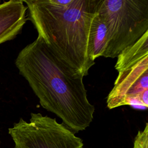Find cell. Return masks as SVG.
<instances>
[{
    "instance_id": "cell-1",
    "label": "cell",
    "mask_w": 148,
    "mask_h": 148,
    "mask_svg": "<svg viewBox=\"0 0 148 148\" xmlns=\"http://www.w3.org/2000/svg\"><path fill=\"white\" fill-rule=\"evenodd\" d=\"M15 64L42 108L74 133L90 126L95 107L88 99L84 77L64 65L39 38L20 51Z\"/></svg>"
},
{
    "instance_id": "cell-2",
    "label": "cell",
    "mask_w": 148,
    "mask_h": 148,
    "mask_svg": "<svg viewBox=\"0 0 148 148\" xmlns=\"http://www.w3.org/2000/svg\"><path fill=\"white\" fill-rule=\"evenodd\" d=\"M39 38L64 65L84 77L95 64L88 40L101 0H24Z\"/></svg>"
},
{
    "instance_id": "cell-3",
    "label": "cell",
    "mask_w": 148,
    "mask_h": 148,
    "mask_svg": "<svg viewBox=\"0 0 148 148\" xmlns=\"http://www.w3.org/2000/svg\"><path fill=\"white\" fill-rule=\"evenodd\" d=\"M119 74L106 99L108 109L124 105L148 107V31L117 57Z\"/></svg>"
},
{
    "instance_id": "cell-4",
    "label": "cell",
    "mask_w": 148,
    "mask_h": 148,
    "mask_svg": "<svg viewBox=\"0 0 148 148\" xmlns=\"http://www.w3.org/2000/svg\"><path fill=\"white\" fill-rule=\"evenodd\" d=\"M98 12L108 28L105 58L117 57L148 31L147 0H101Z\"/></svg>"
},
{
    "instance_id": "cell-5",
    "label": "cell",
    "mask_w": 148,
    "mask_h": 148,
    "mask_svg": "<svg viewBox=\"0 0 148 148\" xmlns=\"http://www.w3.org/2000/svg\"><path fill=\"white\" fill-rule=\"evenodd\" d=\"M8 131L15 148H83L71 130L40 113H31L29 122L21 118Z\"/></svg>"
},
{
    "instance_id": "cell-6",
    "label": "cell",
    "mask_w": 148,
    "mask_h": 148,
    "mask_svg": "<svg viewBox=\"0 0 148 148\" xmlns=\"http://www.w3.org/2000/svg\"><path fill=\"white\" fill-rule=\"evenodd\" d=\"M27 10L21 0L0 3V44L14 39L21 32L27 20Z\"/></svg>"
},
{
    "instance_id": "cell-7",
    "label": "cell",
    "mask_w": 148,
    "mask_h": 148,
    "mask_svg": "<svg viewBox=\"0 0 148 148\" xmlns=\"http://www.w3.org/2000/svg\"><path fill=\"white\" fill-rule=\"evenodd\" d=\"M108 42V28L98 9L91 23L88 40L89 55L92 61H95L97 58L103 57Z\"/></svg>"
},
{
    "instance_id": "cell-8",
    "label": "cell",
    "mask_w": 148,
    "mask_h": 148,
    "mask_svg": "<svg viewBox=\"0 0 148 148\" xmlns=\"http://www.w3.org/2000/svg\"><path fill=\"white\" fill-rule=\"evenodd\" d=\"M133 148H148V123L143 130L138 131L135 137Z\"/></svg>"
}]
</instances>
